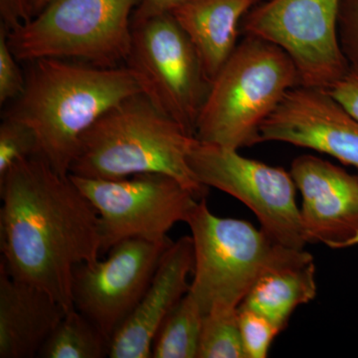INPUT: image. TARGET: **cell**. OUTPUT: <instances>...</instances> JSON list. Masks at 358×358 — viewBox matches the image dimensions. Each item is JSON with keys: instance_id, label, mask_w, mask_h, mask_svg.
<instances>
[{"instance_id": "cb8c5ba5", "label": "cell", "mask_w": 358, "mask_h": 358, "mask_svg": "<svg viewBox=\"0 0 358 358\" xmlns=\"http://www.w3.org/2000/svg\"><path fill=\"white\" fill-rule=\"evenodd\" d=\"M338 31L341 51L350 68L358 72V0H341Z\"/></svg>"}, {"instance_id": "7402d4cb", "label": "cell", "mask_w": 358, "mask_h": 358, "mask_svg": "<svg viewBox=\"0 0 358 358\" xmlns=\"http://www.w3.org/2000/svg\"><path fill=\"white\" fill-rule=\"evenodd\" d=\"M238 322L246 358L268 357L271 345L281 329L267 317L247 308H238Z\"/></svg>"}, {"instance_id": "d4e9b609", "label": "cell", "mask_w": 358, "mask_h": 358, "mask_svg": "<svg viewBox=\"0 0 358 358\" xmlns=\"http://www.w3.org/2000/svg\"><path fill=\"white\" fill-rule=\"evenodd\" d=\"M358 122V72L350 68L345 76L327 90Z\"/></svg>"}, {"instance_id": "44dd1931", "label": "cell", "mask_w": 358, "mask_h": 358, "mask_svg": "<svg viewBox=\"0 0 358 358\" xmlns=\"http://www.w3.org/2000/svg\"><path fill=\"white\" fill-rule=\"evenodd\" d=\"M40 155L36 136L29 127L4 117L0 124V178L21 162Z\"/></svg>"}, {"instance_id": "3957f363", "label": "cell", "mask_w": 358, "mask_h": 358, "mask_svg": "<svg viewBox=\"0 0 358 358\" xmlns=\"http://www.w3.org/2000/svg\"><path fill=\"white\" fill-rule=\"evenodd\" d=\"M195 138L160 112L147 96L136 94L103 113L85 131L70 174L106 180L141 173L166 174L203 199L207 187L188 164Z\"/></svg>"}, {"instance_id": "30bf717a", "label": "cell", "mask_w": 358, "mask_h": 358, "mask_svg": "<svg viewBox=\"0 0 358 358\" xmlns=\"http://www.w3.org/2000/svg\"><path fill=\"white\" fill-rule=\"evenodd\" d=\"M70 176L98 211L102 253L131 238L169 239V231L176 223L186 222L201 200L166 174L141 173L110 180Z\"/></svg>"}, {"instance_id": "8992f818", "label": "cell", "mask_w": 358, "mask_h": 358, "mask_svg": "<svg viewBox=\"0 0 358 358\" xmlns=\"http://www.w3.org/2000/svg\"><path fill=\"white\" fill-rule=\"evenodd\" d=\"M141 1L53 0L24 24L7 30L9 46L24 62L61 58L101 67L126 65Z\"/></svg>"}, {"instance_id": "ffe728a7", "label": "cell", "mask_w": 358, "mask_h": 358, "mask_svg": "<svg viewBox=\"0 0 358 358\" xmlns=\"http://www.w3.org/2000/svg\"><path fill=\"white\" fill-rule=\"evenodd\" d=\"M199 358H246L238 308H213L204 315Z\"/></svg>"}, {"instance_id": "4316f807", "label": "cell", "mask_w": 358, "mask_h": 358, "mask_svg": "<svg viewBox=\"0 0 358 358\" xmlns=\"http://www.w3.org/2000/svg\"><path fill=\"white\" fill-rule=\"evenodd\" d=\"M185 1L186 0H141L140 6L134 11L133 24L159 14L169 13L174 7Z\"/></svg>"}, {"instance_id": "9c48e42d", "label": "cell", "mask_w": 358, "mask_h": 358, "mask_svg": "<svg viewBox=\"0 0 358 358\" xmlns=\"http://www.w3.org/2000/svg\"><path fill=\"white\" fill-rule=\"evenodd\" d=\"M341 0H266L240 31L277 45L293 60L299 85L329 90L350 70L339 44Z\"/></svg>"}, {"instance_id": "e0dca14e", "label": "cell", "mask_w": 358, "mask_h": 358, "mask_svg": "<svg viewBox=\"0 0 358 358\" xmlns=\"http://www.w3.org/2000/svg\"><path fill=\"white\" fill-rule=\"evenodd\" d=\"M317 292V268L313 257L264 275L239 308L260 313L282 331L296 308L313 301Z\"/></svg>"}, {"instance_id": "d6986e66", "label": "cell", "mask_w": 358, "mask_h": 358, "mask_svg": "<svg viewBox=\"0 0 358 358\" xmlns=\"http://www.w3.org/2000/svg\"><path fill=\"white\" fill-rule=\"evenodd\" d=\"M110 341L76 308L66 313L40 350L41 358L109 357Z\"/></svg>"}, {"instance_id": "5bb4252c", "label": "cell", "mask_w": 358, "mask_h": 358, "mask_svg": "<svg viewBox=\"0 0 358 358\" xmlns=\"http://www.w3.org/2000/svg\"><path fill=\"white\" fill-rule=\"evenodd\" d=\"M193 266L192 236L173 242L140 303L110 339L109 357H152V343L160 327L189 291L188 277Z\"/></svg>"}, {"instance_id": "f1b7e54d", "label": "cell", "mask_w": 358, "mask_h": 358, "mask_svg": "<svg viewBox=\"0 0 358 358\" xmlns=\"http://www.w3.org/2000/svg\"><path fill=\"white\" fill-rule=\"evenodd\" d=\"M353 246H358V232L355 235V236L350 238V239L343 245V248L341 249L350 248V247Z\"/></svg>"}, {"instance_id": "83f0119b", "label": "cell", "mask_w": 358, "mask_h": 358, "mask_svg": "<svg viewBox=\"0 0 358 358\" xmlns=\"http://www.w3.org/2000/svg\"><path fill=\"white\" fill-rule=\"evenodd\" d=\"M53 0H27L28 9H29L31 18L41 13L42 10L50 4Z\"/></svg>"}, {"instance_id": "603a6c76", "label": "cell", "mask_w": 358, "mask_h": 358, "mask_svg": "<svg viewBox=\"0 0 358 358\" xmlns=\"http://www.w3.org/2000/svg\"><path fill=\"white\" fill-rule=\"evenodd\" d=\"M18 59L14 56L8 39L7 29L0 26V103L13 102L25 88V73L20 70Z\"/></svg>"}, {"instance_id": "7c38bea8", "label": "cell", "mask_w": 358, "mask_h": 358, "mask_svg": "<svg viewBox=\"0 0 358 358\" xmlns=\"http://www.w3.org/2000/svg\"><path fill=\"white\" fill-rule=\"evenodd\" d=\"M279 141L358 169V122L327 90L294 87L261 124L258 143Z\"/></svg>"}, {"instance_id": "52a82bcc", "label": "cell", "mask_w": 358, "mask_h": 358, "mask_svg": "<svg viewBox=\"0 0 358 358\" xmlns=\"http://www.w3.org/2000/svg\"><path fill=\"white\" fill-rule=\"evenodd\" d=\"M126 65L155 107L195 136L210 89L194 46L171 13L133 24Z\"/></svg>"}, {"instance_id": "9a60e30c", "label": "cell", "mask_w": 358, "mask_h": 358, "mask_svg": "<svg viewBox=\"0 0 358 358\" xmlns=\"http://www.w3.org/2000/svg\"><path fill=\"white\" fill-rule=\"evenodd\" d=\"M66 313L50 294L14 280L0 264V357H38Z\"/></svg>"}, {"instance_id": "8fae6325", "label": "cell", "mask_w": 358, "mask_h": 358, "mask_svg": "<svg viewBox=\"0 0 358 358\" xmlns=\"http://www.w3.org/2000/svg\"><path fill=\"white\" fill-rule=\"evenodd\" d=\"M171 240L131 238L115 244L106 260L78 265L73 274V305L112 339L150 286Z\"/></svg>"}, {"instance_id": "7a4b0ae2", "label": "cell", "mask_w": 358, "mask_h": 358, "mask_svg": "<svg viewBox=\"0 0 358 358\" xmlns=\"http://www.w3.org/2000/svg\"><path fill=\"white\" fill-rule=\"evenodd\" d=\"M27 63L24 91L9 103L4 117L29 127L41 157L67 176L85 131L103 113L143 90L127 65L101 67L61 58Z\"/></svg>"}, {"instance_id": "ba28073f", "label": "cell", "mask_w": 358, "mask_h": 358, "mask_svg": "<svg viewBox=\"0 0 358 358\" xmlns=\"http://www.w3.org/2000/svg\"><path fill=\"white\" fill-rule=\"evenodd\" d=\"M188 164L205 187L216 188L246 205L258 218L261 229L278 243L296 250L308 244L291 173L197 138L190 148Z\"/></svg>"}, {"instance_id": "4fadbf2b", "label": "cell", "mask_w": 358, "mask_h": 358, "mask_svg": "<svg viewBox=\"0 0 358 358\" xmlns=\"http://www.w3.org/2000/svg\"><path fill=\"white\" fill-rule=\"evenodd\" d=\"M289 173L303 197L308 243L343 248L358 232V174L310 155L294 159Z\"/></svg>"}, {"instance_id": "277c9868", "label": "cell", "mask_w": 358, "mask_h": 358, "mask_svg": "<svg viewBox=\"0 0 358 358\" xmlns=\"http://www.w3.org/2000/svg\"><path fill=\"white\" fill-rule=\"evenodd\" d=\"M298 85V71L286 52L245 35L211 82L195 138L237 150L258 145L261 124Z\"/></svg>"}, {"instance_id": "6da1fadb", "label": "cell", "mask_w": 358, "mask_h": 358, "mask_svg": "<svg viewBox=\"0 0 358 358\" xmlns=\"http://www.w3.org/2000/svg\"><path fill=\"white\" fill-rule=\"evenodd\" d=\"M1 265L11 278L74 310L73 274L102 254L100 217L70 174L41 155L21 160L0 178Z\"/></svg>"}, {"instance_id": "5b68a950", "label": "cell", "mask_w": 358, "mask_h": 358, "mask_svg": "<svg viewBox=\"0 0 358 358\" xmlns=\"http://www.w3.org/2000/svg\"><path fill=\"white\" fill-rule=\"evenodd\" d=\"M185 223L194 250L189 293L204 315L213 308H239L264 275L313 258L305 249L282 246L247 221L216 216L205 199Z\"/></svg>"}, {"instance_id": "484cf974", "label": "cell", "mask_w": 358, "mask_h": 358, "mask_svg": "<svg viewBox=\"0 0 358 358\" xmlns=\"http://www.w3.org/2000/svg\"><path fill=\"white\" fill-rule=\"evenodd\" d=\"M0 17L8 31L24 24L31 20L27 0H0Z\"/></svg>"}, {"instance_id": "2e32d148", "label": "cell", "mask_w": 358, "mask_h": 358, "mask_svg": "<svg viewBox=\"0 0 358 358\" xmlns=\"http://www.w3.org/2000/svg\"><path fill=\"white\" fill-rule=\"evenodd\" d=\"M261 1L186 0L169 11L192 41L210 83L237 47L242 18Z\"/></svg>"}, {"instance_id": "ac0fdd59", "label": "cell", "mask_w": 358, "mask_h": 358, "mask_svg": "<svg viewBox=\"0 0 358 358\" xmlns=\"http://www.w3.org/2000/svg\"><path fill=\"white\" fill-rule=\"evenodd\" d=\"M204 315L188 293L167 315L152 343L154 358H199Z\"/></svg>"}]
</instances>
